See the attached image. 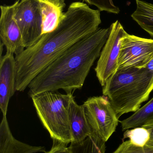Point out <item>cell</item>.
Wrapping results in <instances>:
<instances>
[{"label":"cell","mask_w":153,"mask_h":153,"mask_svg":"<svg viewBox=\"0 0 153 153\" xmlns=\"http://www.w3.org/2000/svg\"><path fill=\"white\" fill-rule=\"evenodd\" d=\"M123 131L153 124V98L129 117L119 121Z\"/></svg>","instance_id":"obj_14"},{"label":"cell","mask_w":153,"mask_h":153,"mask_svg":"<svg viewBox=\"0 0 153 153\" xmlns=\"http://www.w3.org/2000/svg\"><path fill=\"white\" fill-rule=\"evenodd\" d=\"M90 5L97 7L102 11H106L114 14H119L120 12L119 8L116 6L113 0H83Z\"/></svg>","instance_id":"obj_18"},{"label":"cell","mask_w":153,"mask_h":153,"mask_svg":"<svg viewBox=\"0 0 153 153\" xmlns=\"http://www.w3.org/2000/svg\"><path fill=\"white\" fill-rule=\"evenodd\" d=\"M110 32V27L99 28L69 48L31 81L28 86L29 95L60 89L72 93L82 88Z\"/></svg>","instance_id":"obj_2"},{"label":"cell","mask_w":153,"mask_h":153,"mask_svg":"<svg viewBox=\"0 0 153 153\" xmlns=\"http://www.w3.org/2000/svg\"><path fill=\"white\" fill-rule=\"evenodd\" d=\"M136 4L131 17L153 38V4L141 0H136Z\"/></svg>","instance_id":"obj_15"},{"label":"cell","mask_w":153,"mask_h":153,"mask_svg":"<svg viewBox=\"0 0 153 153\" xmlns=\"http://www.w3.org/2000/svg\"><path fill=\"white\" fill-rule=\"evenodd\" d=\"M110 29L109 36L95 68L96 76L102 86L118 69L121 41L128 34L118 20L112 23Z\"/></svg>","instance_id":"obj_7"},{"label":"cell","mask_w":153,"mask_h":153,"mask_svg":"<svg viewBox=\"0 0 153 153\" xmlns=\"http://www.w3.org/2000/svg\"><path fill=\"white\" fill-rule=\"evenodd\" d=\"M53 142L51 150L46 153H71L68 145L57 140H53Z\"/></svg>","instance_id":"obj_20"},{"label":"cell","mask_w":153,"mask_h":153,"mask_svg":"<svg viewBox=\"0 0 153 153\" xmlns=\"http://www.w3.org/2000/svg\"><path fill=\"white\" fill-rule=\"evenodd\" d=\"M153 91V72L146 68L117 69L103 86L119 119L126 113L136 112L149 99Z\"/></svg>","instance_id":"obj_3"},{"label":"cell","mask_w":153,"mask_h":153,"mask_svg":"<svg viewBox=\"0 0 153 153\" xmlns=\"http://www.w3.org/2000/svg\"><path fill=\"white\" fill-rule=\"evenodd\" d=\"M146 69L149 70L150 71L153 72V58L149 62L146 67Z\"/></svg>","instance_id":"obj_22"},{"label":"cell","mask_w":153,"mask_h":153,"mask_svg":"<svg viewBox=\"0 0 153 153\" xmlns=\"http://www.w3.org/2000/svg\"><path fill=\"white\" fill-rule=\"evenodd\" d=\"M38 117L52 140L68 145L72 142L69 111L72 93L47 91L31 97Z\"/></svg>","instance_id":"obj_4"},{"label":"cell","mask_w":153,"mask_h":153,"mask_svg":"<svg viewBox=\"0 0 153 153\" xmlns=\"http://www.w3.org/2000/svg\"><path fill=\"white\" fill-rule=\"evenodd\" d=\"M101 23L100 11L74 2L55 29L43 34L37 42L15 56L16 91L22 92L40 72L69 48L90 36Z\"/></svg>","instance_id":"obj_1"},{"label":"cell","mask_w":153,"mask_h":153,"mask_svg":"<svg viewBox=\"0 0 153 153\" xmlns=\"http://www.w3.org/2000/svg\"><path fill=\"white\" fill-rule=\"evenodd\" d=\"M47 152L44 146L29 145L17 140L12 134L7 116L3 115L0 125V153Z\"/></svg>","instance_id":"obj_11"},{"label":"cell","mask_w":153,"mask_h":153,"mask_svg":"<svg viewBox=\"0 0 153 153\" xmlns=\"http://www.w3.org/2000/svg\"><path fill=\"white\" fill-rule=\"evenodd\" d=\"M150 138L148 129L144 127L128 129L124 133L123 139L128 138L131 143L139 147H144Z\"/></svg>","instance_id":"obj_17"},{"label":"cell","mask_w":153,"mask_h":153,"mask_svg":"<svg viewBox=\"0 0 153 153\" xmlns=\"http://www.w3.org/2000/svg\"><path fill=\"white\" fill-rule=\"evenodd\" d=\"M42 18V35L55 29L63 18L64 0H39Z\"/></svg>","instance_id":"obj_13"},{"label":"cell","mask_w":153,"mask_h":153,"mask_svg":"<svg viewBox=\"0 0 153 153\" xmlns=\"http://www.w3.org/2000/svg\"><path fill=\"white\" fill-rule=\"evenodd\" d=\"M16 1L11 5H1L0 38L6 52L17 55L25 49L20 30L14 17Z\"/></svg>","instance_id":"obj_9"},{"label":"cell","mask_w":153,"mask_h":153,"mask_svg":"<svg viewBox=\"0 0 153 153\" xmlns=\"http://www.w3.org/2000/svg\"><path fill=\"white\" fill-rule=\"evenodd\" d=\"M14 17L22 36L25 48L38 41L42 35V18L39 0H17Z\"/></svg>","instance_id":"obj_6"},{"label":"cell","mask_w":153,"mask_h":153,"mask_svg":"<svg viewBox=\"0 0 153 153\" xmlns=\"http://www.w3.org/2000/svg\"><path fill=\"white\" fill-rule=\"evenodd\" d=\"M112 153H153V148L141 147L131 143L129 140L123 142Z\"/></svg>","instance_id":"obj_19"},{"label":"cell","mask_w":153,"mask_h":153,"mask_svg":"<svg viewBox=\"0 0 153 153\" xmlns=\"http://www.w3.org/2000/svg\"><path fill=\"white\" fill-rule=\"evenodd\" d=\"M153 58V39L127 35L122 39L118 69L146 68Z\"/></svg>","instance_id":"obj_8"},{"label":"cell","mask_w":153,"mask_h":153,"mask_svg":"<svg viewBox=\"0 0 153 153\" xmlns=\"http://www.w3.org/2000/svg\"><path fill=\"white\" fill-rule=\"evenodd\" d=\"M69 147L71 153L106 152V142L93 133L83 142L79 143H71Z\"/></svg>","instance_id":"obj_16"},{"label":"cell","mask_w":153,"mask_h":153,"mask_svg":"<svg viewBox=\"0 0 153 153\" xmlns=\"http://www.w3.org/2000/svg\"><path fill=\"white\" fill-rule=\"evenodd\" d=\"M144 127L148 129L150 133V138L146 146L153 148V124L150 126H145Z\"/></svg>","instance_id":"obj_21"},{"label":"cell","mask_w":153,"mask_h":153,"mask_svg":"<svg viewBox=\"0 0 153 153\" xmlns=\"http://www.w3.org/2000/svg\"><path fill=\"white\" fill-rule=\"evenodd\" d=\"M92 133L107 142L116 131L119 120L106 96H94L82 105Z\"/></svg>","instance_id":"obj_5"},{"label":"cell","mask_w":153,"mask_h":153,"mask_svg":"<svg viewBox=\"0 0 153 153\" xmlns=\"http://www.w3.org/2000/svg\"><path fill=\"white\" fill-rule=\"evenodd\" d=\"M16 65L14 54L6 52L0 60V108L7 116L10 98L16 91Z\"/></svg>","instance_id":"obj_10"},{"label":"cell","mask_w":153,"mask_h":153,"mask_svg":"<svg viewBox=\"0 0 153 153\" xmlns=\"http://www.w3.org/2000/svg\"><path fill=\"white\" fill-rule=\"evenodd\" d=\"M69 124L72 142L79 143L83 142L92 134L82 105H79L74 98L72 99L69 111Z\"/></svg>","instance_id":"obj_12"}]
</instances>
